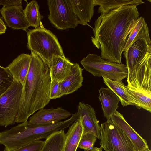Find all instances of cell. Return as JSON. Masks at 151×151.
I'll return each instance as SVG.
<instances>
[{
	"mask_svg": "<svg viewBox=\"0 0 151 151\" xmlns=\"http://www.w3.org/2000/svg\"><path fill=\"white\" fill-rule=\"evenodd\" d=\"M96 5L99 6L98 12L101 15L106 14L110 11L126 5H141L144 2L141 0H94Z\"/></svg>",
	"mask_w": 151,
	"mask_h": 151,
	"instance_id": "obj_22",
	"label": "cell"
},
{
	"mask_svg": "<svg viewBox=\"0 0 151 151\" xmlns=\"http://www.w3.org/2000/svg\"><path fill=\"white\" fill-rule=\"evenodd\" d=\"M113 123L120 128L132 143L135 151H145L149 148L147 141L128 124L122 114L116 111L111 116Z\"/></svg>",
	"mask_w": 151,
	"mask_h": 151,
	"instance_id": "obj_12",
	"label": "cell"
},
{
	"mask_svg": "<svg viewBox=\"0 0 151 151\" xmlns=\"http://www.w3.org/2000/svg\"><path fill=\"white\" fill-rule=\"evenodd\" d=\"M101 147L105 151H135L131 141L110 119L100 126Z\"/></svg>",
	"mask_w": 151,
	"mask_h": 151,
	"instance_id": "obj_7",
	"label": "cell"
},
{
	"mask_svg": "<svg viewBox=\"0 0 151 151\" xmlns=\"http://www.w3.org/2000/svg\"><path fill=\"white\" fill-rule=\"evenodd\" d=\"M145 151H151V150L149 149V148L147 149Z\"/></svg>",
	"mask_w": 151,
	"mask_h": 151,
	"instance_id": "obj_32",
	"label": "cell"
},
{
	"mask_svg": "<svg viewBox=\"0 0 151 151\" xmlns=\"http://www.w3.org/2000/svg\"><path fill=\"white\" fill-rule=\"evenodd\" d=\"M73 10L79 24L88 25L94 13V0H69Z\"/></svg>",
	"mask_w": 151,
	"mask_h": 151,
	"instance_id": "obj_17",
	"label": "cell"
},
{
	"mask_svg": "<svg viewBox=\"0 0 151 151\" xmlns=\"http://www.w3.org/2000/svg\"><path fill=\"white\" fill-rule=\"evenodd\" d=\"M47 4L49 11L48 19L56 29L65 30L75 28L79 24L69 0H48Z\"/></svg>",
	"mask_w": 151,
	"mask_h": 151,
	"instance_id": "obj_8",
	"label": "cell"
},
{
	"mask_svg": "<svg viewBox=\"0 0 151 151\" xmlns=\"http://www.w3.org/2000/svg\"><path fill=\"white\" fill-rule=\"evenodd\" d=\"M83 69L78 63H74L70 75L63 82L60 83L61 89L64 95L71 94L82 86Z\"/></svg>",
	"mask_w": 151,
	"mask_h": 151,
	"instance_id": "obj_19",
	"label": "cell"
},
{
	"mask_svg": "<svg viewBox=\"0 0 151 151\" xmlns=\"http://www.w3.org/2000/svg\"><path fill=\"white\" fill-rule=\"evenodd\" d=\"M29 71L23 87L19 113L16 122L22 123L49 103L51 80L48 66L31 51Z\"/></svg>",
	"mask_w": 151,
	"mask_h": 151,
	"instance_id": "obj_2",
	"label": "cell"
},
{
	"mask_svg": "<svg viewBox=\"0 0 151 151\" xmlns=\"http://www.w3.org/2000/svg\"><path fill=\"white\" fill-rule=\"evenodd\" d=\"M63 95L61 88L60 83L51 81L50 89L51 99L60 98Z\"/></svg>",
	"mask_w": 151,
	"mask_h": 151,
	"instance_id": "obj_28",
	"label": "cell"
},
{
	"mask_svg": "<svg viewBox=\"0 0 151 151\" xmlns=\"http://www.w3.org/2000/svg\"><path fill=\"white\" fill-rule=\"evenodd\" d=\"M139 13L134 5H126L100 15L95 21L91 36L100 57L111 63H122V55L129 35Z\"/></svg>",
	"mask_w": 151,
	"mask_h": 151,
	"instance_id": "obj_1",
	"label": "cell"
},
{
	"mask_svg": "<svg viewBox=\"0 0 151 151\" xmlns=\"http://www.w3.org/2000/svg\"><path fill=\"white\" fill-rule=\"evenodd\" d=\"M23 86L14 79L10 87L0 96V126L5 127L16 122Z\"/></svg>",
	"mask_w": 151,
	"mask_h": 151,
	"instance_id": "obj_6",
	"label": "cell"
},
{
	"mask_svg": "<svg viewBox=\"0 0 151 151\" xmlns=\"http://www.w3.org/2000/svg\"><path fill=\"white\" fill-rule=\"evenodd\" d=\"M31 55L23 53L14 59L7 67L14 78L24 86L29 71Z\"/></svg>",
	"mask_w": 151,
	"mask_h": 151,
	"instance_id": "obj_16",
	"label": "cell"
},
{
	"mask_svg": "<svg viewBox=\"0 0 151 151\" xmlns=\"http://www.w3.org/2000/svg\"><path fill=\"white\" fill-rule=\"evenodd\" d=\"M102 78L105 84L119 97L122 106H125L132 105L135 106L139 109L142 108L139 102L129 92L122 81L110 80L104 77Z\"/></svg>",
	"mask_w": 151,
	"mask_h": 151,
	"instance_id": "obj_14",
	"label": "cell"
},
{
	"mask_svg": "<svg viewBox=\"0 0 151 151\" xmlns=\"http://www.w3.org/2000/svg\"><path fill=\"white\" fill-rule=\"evenodd\" d=\"M72 115L61 107L42 109L33 114L28 121L31 124L45 125L54 124L66 119Z\"/></svg>",
	"mask_w": 151,
	"mask_h": 151,
	"instance_id": "obj_11",
	"label": "cell"
},
{
	"mask_svg": "<svg viewBox=\"0 0 151 151\" xmlns=\"http://www.w3.org/2000/svg\"><path fill=\"white\" fill-rule=\"evenodd\" d=\"M151 49L144 58L128 72L126 86L141 104L151 112Z\"/></svg>",
	"mask_w": 151,
	"mask_h": 151,
	"instance_id": "obj_3",
	"label": "cell"
},
{
	"mask_svg": "<svg viewBox=\"0 0 151 151\" xmlns=\"http://www.w3.org/2000/svg\"><path fill=\"white\" fill-rule=\"evenodd\" d=\"M26 31L28 49L40 56L48 66L54 57L65 55L57 37L44 26Z\"/></svg>",
	"mask_w": 151,
	"mask_h": 151,
	"instance_id": "obj_4",
	"label": "cell"
},
{
	"mask_svg": "<svg viewBox=\"0 0 151 151\" xmlns=\"http://www.w3.org/2000/svg\"><path fill=\"white\" fill-rule=\"evenodd\" d=\"M143 39L151 45L149 28L144 19L142 17L138 18L134 27L129 35L123 52L127 50L135 41Z\"/></svg>",
	"mask_w": 151,
	"mask_h": 151,
	"instance_id": "obj_20",
	"label": "cell"
},
{
	"mask_svg": "<svg viewBox=\"0 0 151 151\" xmlns=\"http://www.w3.org/2000/svg\"><path fill=\"white\" fill-rule=\"evenodd\" d=\"M83 132V127L78 118L69 127L66 133L63 151H76Z\"/></svg>",
	"mask_w": 151,
	"mask_h": 151,
	"instance_id": "obj_21",
	"label": "cell"
},
{
	"mask_svg": "<svg viewBox=\"0 0 151 151\" xmlns=\"http://www.w3.org/2000/svg\"><path fill=\"white\" fill-rule=\"evenodd\" d=\"M80 63L85 70L95 77L122 81L128 75L126 65L108 61L96 54H88Z\"/></svg>",
	"mask_w": 151,
	"mask_h": 151,
	"instance_id": "obj_5",
	"label": "cell"
},
{
	"mask_svg": "<svg viewBox=\"0 0 151 151\" xmlns=\"http://www.w3.org/2000/svg\"><path fill=\"white\" fill-rule=\"evenodd\" d=\"M44 143V141H37L12 151H40Z\"/></svg>",
	"mask_w": 151,
	"mask_h": 151,
	"instance_id": "obj_27",
	"label": "cell"
},
{
	"mask_svg": "<svg viewBox=\"0 0 151 151\" xmlns=\"http://www.w3.org/2000/svg\"><path fill=\"white\" fill-rule=\"evenodd\" d=\"M151 49V45H148L145 40L141 39L135 41L124 52L128 72L142 60Z\"/></svg>",
	"mask_w": 151,
	"mask_h": 151,
	"instance_id": "obj_15",
	"label": "cell"
},
{
	"mask_svg": "<svg viewBox=\"0 0 151 151\" xmlns=\"http://www.w3.org/2000/svg\"><path fill=\"white\" fill-rule=\"evenodd\" d=\"M6 29V27L5 24L0 17V34L5 33Z\"/></svg>",
	"mask_w": 151,
	"mask_h": 151,
	"instance_id": "obj_30",
	"label": "cell"
},
{
	"mask_svg": "<svg viewBox=\"0 0 151 151\" xmlns=\"http://www.w3.org/2000/svg\"><path fill=\"white\" fill-rule=\"evenodd\" d=\"M0 12L7 26L12 29L26 31L30 26L24 17L22 5L3 6Z\"/></svg>",
	"mask_w": 151,
	"mask_h": 151,
	"instance_id": "obj_10",
	"label": "cell"
},
{
	"mask_svg": "<svg viewBox=\"0 0 151 151\" xmlns=\"http://www.w3.org/2000/svg\"><path fill=\"white\" fill-rule=\"evenodd\" d=\"M102 148L100 147V148L94 147L91 151H102Z\"/></svg>",
	"mask_w": 151,
	"mask_h": 151,
	"instance_id": "obj_31",
	"label": "cell"
},
{
	"mask_svg": "<svg viewBox=\"0 0 151 151\" xmlns=\"http://www.w3.org/2000/svg\"><path fill=\"white\" fill-rule=\"evenodd\" d=\"M39 6L36 1L32 0L28 3L23 10L24 17L30 26L35 28L43 27L41 20L43 18L39 10Z\"/></svg>",
	"mask_w": 151,
	"mask_h": 151,
	"instance_id": "obj_24",
	"label": "cell"
},
{
	"mask_svg": "<svg viewBox=\"0 0 151 151\" xmlns=\"http://www.w3.org/2000/svg\"><path fill=\"white\" fill-rule=\"evenodd\" d=\"M73 64L65 55L54 57L48 66L51 81H65L71 74Z\"/></svg>",
	"mask_w": 151,
	"mask_h": 151,
	"instance_id": "obj_13",
	"label": "cell"
},
{
	"mask_svg": "<svg viewBox=\"0 0 151 151\" xmlns=\"http://www.w3.org/2000/svg\"><path fill=\"white\" fill-rule=\"evenodd\" d=\"M14 5H22V1L21 0H0V6L2 5L3 6H7Z\"/></svg>",
	"mask_w": 151,
	"mask_h": 151,
	"instance_id": "obj_29",
	"label": "cell"
},
{
	"mask_svg": "<svg viewBox=\"0 0 151 151\" xmlns=\"http://www.w3.org/2000/svg\"><path fill=\"white\" fill-rule=\"evenodd\" d=\"M14 80L13 77L8 68L0 66V96L10 87Z\"/></svg>",
	"mask_w": 151,
	"mask_h": 151,
	"instance_id": "obj_25",
	"label": "cell"
},
{
	"mask_svg": "<svg viewBox=\"0 0 151 151\" xmlns=\"http://www.w3.org/2000/svg\"><path fill=\"white\" fill-rule=\"evenodd\" d=\"M77 112L83 129V133H88L100 139V126L97 119L94 108L88 104L79 102Z\"/></svg>",
	"mask_w": 151,
	"mask_h": 151,
	"instance_id": "obj_9",
	"label": "cell"
},
{
	"mask_svg": "<svg viewBox=\"0 0 151 151\" xmlns=\"http://www.w3.org/2000/svg\"><path fill=\"white\" fill-rule=\"evenodd\" d=\"M97 138L94 135L88 133H83L79 143L78 148L85 151L92 150Z\"/></svg>",
	"mask_w": 151,
	"mask_h": 151,
	"instance_id": "obj_26",
	"label": "cell"
},
{
	"mask_svg": "<svg viewBox=\"0 0 151 151\" xmlns=\"http://www.w3.org/2000/svg\"><path fill=\"white\" fill-rule=\"evenodd\" d=\"M99 100L101 105L104 116L107 120L111 119L119 107V99L117 95L109 88L102 87L99 90Z\"/></svg>",
	"mask_w": 151,
	"mask_h": 151,
	"instance_id": "obj_18",
	"label": "cell"
},
{
	"mask_svg": "<svg viewBox=\"0 0 151 151\" xmlns=\"http://www.w3.org/2000/svg\"><path fill=\"white\" fill-rule=\"evenodd\" d=\"M64 130L55 132L44 141L40 151H63L65 138Z\"/></svg>",
	"mask_w": 151,
	"mask_h": 151,
	"instance_id": "obj_23",
	"label": "cell"
}]
</instances>
